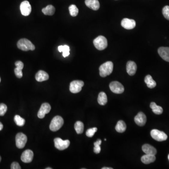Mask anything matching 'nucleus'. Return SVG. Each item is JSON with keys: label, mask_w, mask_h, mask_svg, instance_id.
Segmentation results:
<instances>
[{"label": "nucleus", "mask_w": 169, "mask_h": 169, "mask_svg": "<svg viewBox=\"0 0 169 169\" xmlns=\"http://www.w3.org/2000/svg\"><path fill=\"white\" fill-rule=\"evenodd\" d=\"M11 169H20L21 167L20 164L17 162H13L11 165Z\"/></svg>", "instance_id": "obj_35"}, {"label": "nucleus", "mask_w": 169, "mask_h": 169, "mask_svg": "<svg viewBox=\"0 0 169 169\" xmlns=\"http://www.w3.org/2000/svg\"><path fill=\"white\" fill-rule=\"evenodd\" d=\"M55 146L56 149L60 150H63L69 147L70 142L69 140H62L59 138H56L54 140Z\"/></svg>", "instance_id": "obj_8"}, {"label": "nucleus", "mask_w": 169, "mask_h": 169, "mask_svg": "<svg viewBox=\"0 0 169 169\" xmlns=\"http://www.w3.org/2000/svg\"><path fill=\"white\" fill-rule=\"evenodd\" d=\"M156 158L155 155L146 154L141 157V160L143 164H148L155 161Z\"/></svg>", "instance_id": "obj_20"}, {"label": "nucleus", "mask_w": 169, "mask_h": 169, "mask_svg": "<svg viewBox=\"0 0 169 169\" xmlns=\"http://www.w3.org/2000/svg\"><path fill=\"white\" fill-rule=\"evenodd\" d=\"M108 101L107 95L104 92L99 93L98 97V102L101 105H105Z\"/></svg>", "instance_id": "obj_22"}, {"label": "nucleus", "mask_w": 169, "mask_h": 169, "mask_svg": "<svg viewBox=\"0 0 169 169\" xmlns=\"http://www.w3.org/2000/svg\"><path fill=\"white\" fill-rule=\"evenodd\" d=\"M158 53L161 58L169 62V47H160L158 50Z\"/></svg>", "instance_id": "obj_15"}, {"label": "nucleus", "mask_w": 169, "mask_h": 169, "mask_svg": "<svg viewBox=\"0 0 169 169\" xmlns=\"http://www.w3.org/2000/svg\"><path fill=\"white\" fill-rule=\"evenodd\" d=\"M15 65L16 67L20 68L21 69H23V68H24V64L21 61H17L15 62Z\"/></svg>", "instance_id": "obj_36"}, {"label": "nucleus", "mask_w": 169, "mask_h": 169, "mask_svg": "<svg viewBox=\"0 0 169 169\" xmlns=\"http://www.w3.org/2000/svg\"><path fill=\"white\" fill-rule=\"evenodd\" d=\"M113 70V62L111 61L107 62L101 65L99 68L100 75L101 77H106L112 73Z\"/></svg>", "instance_id": "obj_1"}, {"label": "nucleus", "mask_w": 169, "mask_h": 169, "mask_svg": "<svg viewBox=\"0 0 169 169\" xmlns=\"http://www.w3.org/2000/svg\"><path fill=\"white\" fill-rule=\"evenodd\" d=\"M22 69H20V68H16L14 70V72H15V74L16 76L18 78H21L23 76V73H22Z\"/></svg>", "instance_id": "obj_34"}, {"label": "nucleus", "mask_w": 169, "mask_h": 169, "mask_svg": "<svg viewBox=\"0 0 169 169\" xmlns=\"http://www.w3.org/2000/svg\"><path fill=\"white\" fill-rule=\"evenodd\" d=\"M102 169H113L112 168H110V167H103L102 168Z\"/></svg>", "instance_id": "obj_38"}, {"label": "nucleus", "mask_w": 169, "mask_h": 169, "mask_svg": "<svg viewBox=\"0 0 169 169\" xmlns=\"http://www.w3.org/2000/svg\"><path fill=\"white\" fill-rule=\"evenodd\" d=\"M46 169H52V168H49H49H46Z\"/></svg>", "instance_id": "obj_39"}, {"label": "nucleus", "mask_w": 169, "mask_h": 169, "mask_svg": "<svg viewBox=\"0 0 169 169\" xmlns=\"http://www.w3.org/2000/svg\"><path fill=\"white\" fill-rule=\"evenodd\" d=\"M137 65L133 61H128L126 65V71L128 74L133 76L135 74L137 71Z\"/></svg>", "instance_id": "obj_16"}, {"label": "nucleus", "mask_w": 169, "mask_h": 169, "mask_svg": "<svg viewBox=\"0 0 169 169\" xmlns=\"http://www.w3.org/2000/svg\"><path fill=\"white\" fill-rule=\"evenodd\" d=\"M20 8L21 14L24 16H28L31 12V6L27 1H25L22 2Z\"/></svg>", "instance_id": "obj_10"}, {"label": "nucleus", "mask_w": 169, "mask_h": 169, "mask_svg": "<svg viewBox=\"0 0 169 169\" xmlns=\"http://www.w3.org/2000/svg\"><path fill=\"white\" fill-rule=\"evenodd\" d=\"M97 131V128L96 127L90 128L87 130L86 131V135L87 137H92L95 135V133H96Z\"/></svg>", "instance_id": "obj_31"}, {"label": "nucleus", "mask_w": 169, "mask_h": 169, "mask_svg": "<svg viewBox=\"0 0 169 169\" xmlns=\"http://www.w3.org/2000/svg\"><path fill=\"white\" fill-rule=\"evenodd\" d=\"M60 52H62V56L64 57H67L70 55V47L67 45L60 46L58 47Z\"/></svg>", "instance_id": "obj_26"}, {"label": "nucleus", "mask_w": 169, "mask_h": 169, "mask_svg": "<svg viewBox=\"0 0 169 169\" xmlns=\"http://www.w3.org/2000/svg\"><path fill=\"white\" fill-rule=\"evenodd\" d=\"M168 159H169V155H168Z\"/></svg>", "instance_id": "obj_41"}, {"label": "nucleus", "mask_w": 169, "mask_h": 169, "mask_svg": "<svg viewBox=\"0 0 169 169\" xmlns=\"http://www.w3.org/2000/svg\"><path fill=\"white\" fill-rule=\"evenodd\" d=\"M34 158V153L31 150L27 149L23 152L21 159L22 161L25 163H31Z\"/></svg>", "instance_id": "obj_11"}, {"label": "nucleus", "mask_w": 169, "mask_h": 169, "mask_svg": "<svg viewBox=\"0 0 169 169\" xmlns=\"http://www.w3.org/2000/svg\"><path fill=\"white\" fill-rule=\"evenodd\" d=\"M7 111V107L6 105L4 104H0V116H3L5 115Z\"/></svg>", "instance_id": "obj_33"}, {"label": "nucleus", "mask_w": 169, "mask_h": 169, "mask_svg": "<svg viewBox=\"0 0 169 169\" xmlns=\"http://www.w3.org/2000/svg\"><path fill=\"white\" fill-rule=\"evenodd\" d=\"M51 110V106L48 103H44L41 105L39 112L38 113V116L40 119H43L45 116V115L50 112Z\"/></svg>", "instance_id": "obj_12"}, {"label": "nucleus", "mask_w": 169, "mask_h": 169, "mask_svg": "<svg viewBox=\"0 0 169 169\" xmlns=\"http://www.w3.org/2000/svg\"><path fill=\"white\" fill-rule=\"evenodd\" d=\"M56 9L53 6L51 5H47L45 8H43L42 10V12L45 15L52 16L55 13Z\"/></svg>", "instance_id": "obj_25"}, {"label": "nucleus", "mask_w": 169, "mask_h": 169, "mask_svg": "<svg viewBox=\"0 0 169 169\" xmlns=\"http://www.w3.org/2000/svg\"><path fill=\"white\" fill-rule=\"evenodd\" d=\"M74 128L77 134H82L84 131V124L81 121H77L75 124Z\"/></svg>", "instance_id": "obj_27"}, {"label": "nucleus", "mask_w": 169, "mask_h": 169, "mask_svg": "<svg viewBox=\"0 0 169 169\" xmlns=\"http://www.w3.org/2000/svg\"><path fill=\"white\" fill-rule=\"evenodd\" d=\"M0 82H1V78H0Z\"/></svg>", "instance_id": "obj_42"}, {"label": "nucleus", "mask_w": 169, "mask_h": 169, "mask_svg": "<svg viewBox=\"0 0 169 169\" xmlns=\"http://www.w3.org/2000/svg\"><path fill=\"white\" fill-rule=\"evenodd\" d=\"M142 151L146 154L155 155L157 153V150L154 146L148 144L143 145L142 146Z\"/></svg>", "instance_id": "obj_17"}, {"label": "nucleus", "mask_w": 169, "mask_h": 169, "mask_svg": "<svg viewBox=\"0 0 169 169\" xmlns=\"http://www.w3.org/2000/svg\"><path fill=\"white\" fill-rule=\"evenodd\" d=\"M163 15L165 18L169 20V6H165L164 7L162 11Z\"/></svg>", "instance_id": "obj_32"}, {"label": "nucleus", "mask_w": 169, "mask_h": 169, "mask_svg": "<svg viewBox=\"0 0 169 169\" xmlns=\"http://www.w3.org/2000/svg\"><path fill=\"white\" fill-rule=\"evenodd\" d=\"M134 121L139 126H144L146 122V117L144 113L140 112L134 117Z\"/></svg>", "instance_id": "obj_14"}, {"label": "nucleus", "mask_w": 169, "mask_h": 169, "mask_svg": "<svg viewBox=\"0 0 169 169\" xmlns=\"http://www.w3.org/2000/svg\"><path fill=\"white\" fill-rule=\"evenodd\" d=\"M35 79L38 82H42L49 80V75L45 71H39L36 74Z\"/></svg>", "instance_id": "obj_19"}, {"label": "nucleus", "mask_w": 169, "mask_h": 169, "mask_svg": "<svg viewBox=\"0 0 169 169\" xmlns=\"http://www.w3.org/2000/svg\"><path fill=\"white\" fill-rule=\"evenodd\" d=\"M121 26L127 30L133 29L136 26V22L134 20L124 18L121 21Z\"/></svg>", "instance_id": "obj_13"}, {"label": "nucleus", "mask_w": 169, "mask_h": 169, "mask_svg": "<svg viewBox=\"0 0 169 169\" xmlns=\"http://www.w3.org/2000/svg\"><path fill=\"white\" fill-rule=\"evenodd\" d=\"M144 81L146 85L149 89H153L156 86V83L155 81L153 80L151 76L150 75H148L146 76Z\"/></svg>", "instance_id": "obj_21"}, {"label": "nucleus", "mask_w": 169, "mask_h": 169, "mask_svg": "<svg viewBox=\"0 0 169 169\" xmlns=\"http://www.w3.org/2000/svg\"><path fill=\"white\" fill-rule=\"evenodd\" d=\"M64 123V119L61 116H55L50 124V129L53 131H57L62 127Z\"/></svg>", "instance_id": "obj_3"}, {"label": "nucleus", "mask_w": 169, "mask_h": 169, "mask_svg": "<svg viewBox=\"0 0 169 169\" xmlns=\"http://www.w3.org/2000/svg\"><path fill=\"white\" fill-rule=\"evenodd\" d=\"M115 129L118 133H124L126 129V124L123 121L119 120L117 122Z\"/></svg>", "instance_id": "obj_23"}, {"label": "nucleus", "mask_w": 169, "mask_h": 169, "mask_svg": "<svg viewBox=\"0 0 169 169\" xmlns=\"http://www.w3.org/2000/svg\"><path fill=\"white\" fill-rule=\"evenodd\" d=\"M14 121L17 125L20 126H22L24 125L25 122H26L25 120L19 115H16L15 116Z\"/></svg>", "instance_id": "obj_29"}, {"label": "nucleus", "mask_w": 169, "mask_h": 169, "mask_svg": "<svg viewBox=\"0 0 169 169\" xmlns=\"http://www.w3.org/2000/svg\"><path fill=\"white\" fill-rule=\"evenodd\" d=\"M84 83L81 80H74L70 83V91L73 94L79 93L84 86Z\"/></svg>", "instance_id": "obj_6"}, {"label": "nucleus", "mask_w": 169, "mask_h": 169, "mask_svg": "<svg viewBox=\"0 0 169 169\" xmlns=\"http://www.w3.org/2000/svg\"><path fill=\"white\" fill-rule=\"evenodd\" d=\"M69 12L72 17H76L78 15L79 10L75 5H72L69 7Z\"/></svg>", "instance_id": "obj_28"}, {"label": "nucleus", "mask_w": 169, "mask_h": 169, "mask_svg": "<svg viewBox=\"0 0 169 169\" xmlns=\"http://www.w3.org/2000/svg\"><path fill=\"white\" fill-rule=\"evenodd\" d=\"M110 88L113 93L116 94H122L125 90L123 85L118 81H113L110 83Z\"/></svg>", "instance_id": "obj_9"}, {"label": "nucleus", "mask_w": 169, "mask_h": 169, "mask_svg": "<svg viewBox=\"0 0 169 169\" xmlns=\"http://www.w3.org/2000/svg\"><path fill=\"white\" fill-rule=\"evenodd\" d=\"M101 144V140L100 139L97 140L96 142L94 143V151L95 154H99L100 153L101 149L100 145Z\"/></svg>", "instance_id": "obj_30"}, {"label": "nucleus", "mask_w": 169, "mask_h": 169, "mask_svg": "<svg viewBox=\"0 0 169 169\" xmlns=\"http://www.w3.org/2000/svg\"><path fill=\"white\" fill-rule=\"evenodd\" d=\"M17 46L18 49L25 51H33L35 49V45L27 39H20L17 42Z\"/></svg>", "instance_id": "obj_2"}, {"label": "nucleus", "mask_w": 169, "mask_h": 169, "mask_svg": "<svg viewBox=\"0 0 169 169\" xmlns=\"http://www.w3.org/2000/svg\"><path fill=\"white\" fill-rule=\"evenodd\" d=\"M150 107L152 109L153 112L155 114L160 115L163 113V108L157 105L155 102H151L150 105Z\"/></svg>", "instance_id": "obj_24"}, {"label": "nucleus", "mask_w": 169, "mask_h": 169, "mask_svg": "<svg viewBox=\"0 0 169 169\" xmlns=\"http://www.w3.org/2000/svg\"><path fill=\"white\" fill-rule=\"evenodd\" d=\"M86 6L94 11H97L100 8V3L98 0H85Z\"/></svg>", "instance_id": "obj_18"}, {"label": "nucleus", "mask_w": 169, "mask_h": 169, "mask_svg": "<svg viewBox=\"0 0 169 169\" xmlns=\"http://www.w3.org/2000/svg\"><path fill=\"white\" fill-rule=\"evenodd\" d=\"M1 157L0 156V162H1Z\"/></svg>", "instance_id": "obj_40"}, {"label": "nucleus", "mask_w": 169, "mask_h": 169, "mask_svg": "<svg viewBox=\"0 0 169 169\" xmlns=\"http://www.w3.org/2000/svg\"><path fill=\"white\" fill-rule=\"evenodd\" d=\"M94 46L99 50H103L108 46V41L105 37L99 36L93 41Z\"/></svg>", "instance_id": "obj_4"}, {"label": "nucleus", "mask_w": 169, "mask_h": 169, "mask_svg": "<svg viewBox=\"0 0 169 169\" xmlns=\"http://www.w3.org/2000/svg\"><path fill=\"white\" fill-rule=\"evenodd\" d=\"M3 125H2V123L1 122H0V131H1L3 129Z\"/></svg>", "instance_id": "obj_37"}, {"label": "nucleus", "mask_w": 169, "mask_h": 169, "mask_svg": "<svg viewBox=\"0 0 169 169\" xmlns=\"http://www.w3.org/2000/svg\"><path fill=\"white\" fill-rule=\"evenodd\" d=\"M151 137L155 140L158 141H163L166 140L168 138L167 134L164 131H160L157 129L152 130L150 133Z\"/></svg>", "instance_id": "obj_5"}, {"label": "nucleus", "mask_w": 169, "mask_h": 169, "mask_svg": "<svg viewBox=\"0 0 169 169\" xmlns=\"http://www.w3.org/2000/svg\"><path fill=\"white\" fill-rule=\"evenodd\" d=\"M27 138L26 135L22 133H18L16 136V144L18 149H23L27 142Z\"/></svg>", "instance_id": "obj_7"}]
</instances>
